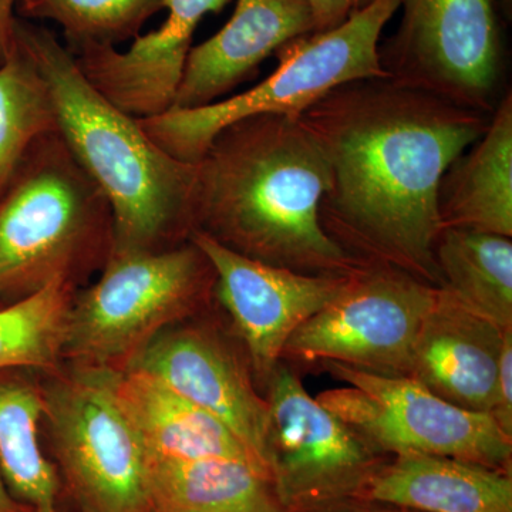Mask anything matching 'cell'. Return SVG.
I'll use <instances>...</instances> for the list:
<instances>
[{
    "mask_svg": "<svg viewBox=\"0 0 512 512\" xmlns=\"http://www.w3.org/2000/svg\"><path fill=\"white\" fill-rule=\"evenodd\" d=\"M491 116L392 79L326 94L301 114L329 161L319 211L326 234L363 264L440 288L441 181Z\"/></svg>",
    "mask_w": 512,
    "mask_h": 512,
    "instance_id": "obj_1",
    "label": "cell"
},
{
    "mask_svg": "<svg viewBox=\"0 0 512 512\" xmlns=\"http://www.w3.org/2000/svg\"><path fill=\"white\" fill-rule=\"evenodd\" d=\"M329 187L328 157L301 116L248 117L221 130L195 163L192 232L264 264L349 275L366 264L322 227Z\"/></svg>",
    "mask_w": 512,
    "mask_h": 512,
    "instance_id": "obj_2",
    "label": "cell"
},
{
    "mask_svg": "<svg viewBox=\"0 0 512 512\" xmlns=\"http://www.w3.org/2000/svg\"><path fill=\"white\" fill-rule=\"evenodd\" d=\"M16 35L45 77L57 131L109 201L111 251L165 249L192 232L195 164L157 146L140 120L97 92L52 32L19 19Z\"/></svg>",
    "mask_w": 512,
    "mask_h": 512,
    "instance_id": "obj_3",
    "label": "cell"
},
{
    "mask_svg": "<svg viewBox=\"0 0 512 512\" xmlns=\"http://www.w3.org/2000/svg\"><path fill=\"white\" fill-rule=\"evenodd\" d=\"M113 248L109 201L59 131L30 147L0 191V299L20 298L56 279L74 285Z\"/></svg>",
    "mask_w": 512,
    "mask_h": 512,
    "instance_id": "obj_4",
    "label": "cell"
},
{
    "mask_svg": "<svg viewBox=\"0 0 512 512\" xmlns=\"http://www.w3.org/2000/svg\"><path fill=\"white\" fill-rule=\"evenodd\" d=\"M399 0H375L328 32L293 39L276 52L278 67L251 90L194 109L173 107L140 120L148 137L183 163L195 164L225 127L261 114L301 116L322 97L357 80L387 79L380 37Z\"/></svg>",
    "mask_w": 512,
    "mask_h": 512,
    "instance_id": "obj_5",
    "label": "cell"
},
{
    "mask_svg": "<svg viewBox=\"0 0 512 512\" xmlns=\"http://www.w3.org/2000/svg\"><path fill=\"white\" fill-rule=\"evenodd\" d=\"M214 285V268L191 239L157 251H111L99 279L73 296L63 356L74 365L127 369Z\"/></svg>",
    "mask_w": 512,
    "mask_h": 512,
    "instance_id": "obj_6",
    "label": "cell"
},
{
    "mask_svg": "<svg viewBox=\"0 0 512 512\" xmlns=\"http://www.w3.org/2000/svg\"><path fill=\"white\" fill-rule=\"evenodd\" d=\"M271 483L282 512H352L387 457L326 409L289 367L266 382Z\"/></svg>",
    "mask_w": 512,
    "mask_h": 512,
    "instance_id": "obj_7",
    "label": "cell"
},
{
    "mask_svg": "<svg viewBox=\"0 0 512 512\" xmlns=\"http://www.w3.org/2000/svg\"><path fill=\"white\" fill-rule=\"evenodd\" d=\"M345 387L316 396L383 456H441L511 470L512 437L488 413L440 399L410 376L325 363Z\"/></svg>",
    "mask_w": 512,
    "mask_h": 512,
    "instance_id": "obj_8",
    "label": "cell"
},
{
    "mask_svg": "<svg viewBox=\"0 0 512 512\" xmlns=\"http://www.w3.org/2000/svg\"><path fill=\"white\" fill-rule=\"evenodd\" d=\"M117 372L74 365L43 389L53 451L82 512H150L146 454L117 403Z\"/></svg>",
    "mask_w": 512,
    "mask_h": 512,
    "instance_id": "obj_9",
    "label": "cell"
},
{
    "mask_svg": "<svg viewBox=\"0 0 512 512\" xmlns=\"http://www.w3.org/2000/svg\"><path fill=\"white\" fill-rule=\"evenodd\" d=\"M396 33L379 46L387 79L493 114L503 73L494 0H399Z\"/></svg>",
    "mask_w": 512,
    "mask_h": 512,
    "instance_id": "obj_10",
    "label": "cell"
},
{
    "mask_svg": "<svg viewBox=\"0 0 512 512\" xmlns=\"http://www.w3.org/2000/svg\"><path fill=\"white\" fill-rule=\"evenodd\" d=\"M437 293L400 269L363 265L328 306L293 332L282 357L409 376L414 343Z\"/></svg>",
    "mask_w": 512,
    "mask_h": 512,
    "instance_id": "obj_11",
    "label": "cell"
},
{
    "mask_svg": "<svg viewBox=\"0 0 512 512\" xmlns=\"http://www.w3.org/2000/svg\"><path fill=\"white\" fill-rule=\"evenodd\" d=\"M190 239L211 262L215 295L265 384L293 332L328 306L353 274H301L237 254L201 232H192Z\"/></svg>",
    "mask_w": 512,
    "mask_h": 512,
    "instance_id": "obj_12",
    "label": "cell"
},
{
    "mask_svg": "<svg viewBox=\"0 0 512 512\" xmlns=\"http://www.w3.org/2000/svg\"><path fill=\"white\" fill-rule=\"evenodd\" d=\"M127 369H140L228 427L269 470L268 403L247 366L210 330L165 329ZM126 370V369H124Z\"/></svg>",
    "mask_w": 512,
    "mask_h": 512,
    "instance_id": "obj_13",
    "label": "cell"
},
{
    "mask_svg": "<svg viewBox=\"0 0 512 512\" xmlns=\"http://www.w3.org/2000/svg\"><path fill=\"white\" fill-rule=\"evenodd\" d=\"M231 0H164L167 18L160 28L134 37L126 52L110 45L67 49L80 72L114 106L138 120L173 109L192 36L208 13L221 12Z\"/></svg>",
    "mask_w": 512,
    "mask_h": 512,
    "instance_id": "obj_14",
    "label": "cell"
},
{
    "mask_svg": "<svg viewBox=\"0 0 512 512\" xmlns=\"http://www.w3.org/2000/svg\"><path fill=\"white\" fill-rule=\"evenodd\" d=\"M311 33L308 0H237L227 25L190 50L174 107L215 103L254 76L266 57Z\"/></svg>",
    "mask_w": 512,
    "mask_h": 512,
    "instance_id": "obj_15",
    "label": "cell"
},
{
    "mask_svg": "<svg viewBox=\"0 0 512 512\" xmlns=\"http://www.w3.org/2000/svg\"><path fill=\"white\" fill-rule=\"evenodd\" d=\"M505 330L439 288L414 343L409 376L454 406L490 413Z\"/></svg>",
    "mask_w": 512,
    "mask_h": 512,
    "instance_id": "obj_16",
    "label": "cell"
},
{
    "mask_svg": "<svg viewBox=\"0 0 512 512\" xmlns=\"http://www.w3.org/2000/svg\"><path fill=\"white\" fill-rule=\"evenodd\" d=\"M114 393L147 457L228 458L249 464L271 481L261 461L225 424L156 376L140 369L119 370Z\"/></svg>",
    "mask_w": 512,
    "mask_h": 512,
    "instance_id": "obj_17",
    "label": "cell"
},
{
    "mask_svg": "<svg viewBox=\"0 0 512 512\" xmlns=\"http://www.w3.org/2000/svg\"><path fill=\"white\" fill-rule=\"evenodd\" d=\"M365 500L416 512H512L511 470L453 457H392L370 481Z\"/></svg>",
    "mask_w": 512,
    "mask_h": 512,
    "instance_id": "obj_18",
    "label": "cell"
},
{
    "mask_svg": "<svg viewBox=\"0 0 512 512\" xmlns=\"http://www.w3.org/2000/svg\"><path fill=\"white\" fill-rule=\"evenodd\" d=\"M443 228L512 237V97H501L473 150L448 168L440 185Z\"/></svg>",
    "mask_w": 512,
    "mask_h": 512,
    "instance_id": "obj_19",
    "label": "cell"
},
{
    "mask_svg": "<svg viewBox=\"0 0 512 512\" xmlns=\"http://www.w3.org/2000/svg\"><path fill=\"white\" fill-rule=\"evenodd\" d=\"M150 512H282L271 481L228 458L146 456Z\"/></svg>",
    "mask_w": 512,
    "mask_h": 512,
    "instance_id": "obj_20",
    "label": "cell"
},
{
    "mask_svg": "<svg viewBox=\"0 0 512 512\" xmlns=\"http://www.w3.org/2000/svg\"><path fill=\"white\" fill-rule=\"evenodd\" d=\"M441 286L468 311L512 328V241L463 228H443L436 245Z\"/></svg>",
    "mask_w": 512,
    "mask_h": 512,
    "instance_id": "obj_21",
    "label": "cell"
},
{
    "mask_svg": "<svg viewBox=\"0 0 512 512\" xmlns=\"http://www.w3.org/2000/svg\"><path fill=\"white\" fill-rule=\"evenodd\" d=\"M0 372V474L10 493L35 512H59V474L40 446L43 389Z\"/></svg>",
    "mask_w": 512,
    "mask_h": 512,
    "instance_id": "obj_22",
    "label": "cell"
},
{
    "mask_svg": "<svg viewBox=\"0 0 512 512\" xmlns=\"http://www.w3.org/2000/svg\"><path fill=\"white\" fill-rule=\"evenodd\" d=\"M57 131L56 107L39 67L16 35L0 64V191L40 137Z\"/></svg>",
    "mask_w": 512,
    "mask_h": 512,
    "instance_id": "obj_23",
    "label": "cell"
},
{
    "mask_svg": "<svg viewBox=\"0 0 512 512\" xmlns=\"http://www.w3.org/2000/svg\"><path fill=\"white\" fill-rule=\"evenodd\" d=\"M73 285L56 279L0 309V372L53 369L63 356Z\"/></svg>",
    "mask_w": 512,
    "mask_h": 512,
    "instance_id": "obj_24",
    "label": "cell"
},
{
    "mask_svg": "<svg viewBox=\"0 0 512 512\" xmlns=\"http://www.w3.org/2000/svg\"><path fill=\"white\" fill-rule=\"evenodd\" d=\"M161 9L164 0H20L18 16L56 23L74 49L134 39Z\"/></svg>",
    "mask_w": 512,
    "mask_h": 512,
    "instance_id": "obj_25",
    "label": "cell"
},
{
    "mask_svg": "<svg viewBox=\"0 0 512 512\" xmlns=\"http://www.w3.org/2000/svg\"><path fill=\"white\" fill-rule=\"evenodd\" d=\"M488 414L507 436L512 437V329L505 330Z\"/></svg>",
    "mask_w": 512,
    "mask_h": 512,
    "instance_id": "obj_26",
    "label": "cell"
},
{
    "mask_svg": "<svg viewBox=\"0 0 512 512\" xmlns=\"http://www.w3.org/2000/svg\"><path fill=\"white\" fill-rule=\"evenodd\" d=\"M375 0H308L313 18V33L328 32L372 5Z\"/></svg>",
    "mask_w": 512,
    "mask_h": 512,
    "instance_id": "obj_27",
    "label": "cell"
},
{
    "mask_svg": "<svg viewBox=\"0 0 512 512\" xmlns=\"http://www.w3.org/2000/svg\"><path fill=\"white\" fill-rule=\"evenodd\" d=\"M19 2L20 0H0V64L16 43Z\"/></svg>",
    "mask_w": 512,
    "mask_h": 512,
    "instance_id": "obj_28",
    "label": "cell"
},
{
    "mask_svg": "<svg viewBox=\"0 0 512 512\" xmlns=\"http://www.w3.org/2000/svg\"><path fill=\"white\" fill-rule=\"evenodd\" d=\"M32 508L28 505L20 503L10 493L8 485L0 474V512H32Z\"/></svg>",
    "mask_w": 512,
    "mask_h": 512,
    "instance_id": "obj_29",
    "label": "cell"
},
{
    "mask_svg": "<svg viewBox=\"0 0 512 512\" xmlns=\"http://www.w3.org/2000/svg\"><path fill=\"white\" fill-rule=\"evenodd\" d=\"M352 512H416L412 510H406V508L389 507V505H383L382 507H376V505H366V507L357 508Z\"/></svg>",
    "mask_w": 512,
    "mask_h": 512,
    "instance_id": "obj_30",
    "label": "cell"
}]
</instances>
